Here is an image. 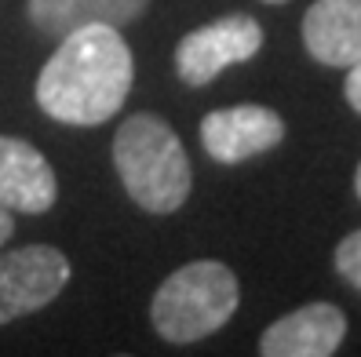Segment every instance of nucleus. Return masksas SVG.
Segmentation results:
<instances>
[{"label": "nucleus", "instance_id": "f03ea898", "mask_svg": "<svg viewBox=\"0 0 361 357\" xmlns=\"http://www.w3.org/2000/svg\"><path fill=\"white\" fill-rule=\"evenodd\" d=\"M114 164L128 197L150 215H172L186 204L194 172L172 124L135 113L114 135Z\"/></svg>", "mask_w": 361, "mask_h": 357}, {"label": "nucleus", "instance_id": "2eb2a0df", "mask_svg": "<svg viewBox=\"0 0 361 357\" xmlns=\"http://www.w3.org/2000/svg\"><path fill=\"white\" fill-rule=\"evenodd\" d=\"M263 4H288V0H263Z\"/></svg>", "mask_w": 361, "mask_h": 357}, {"label": "nucleus", "instance_id": "f8f14e48", "mask_svg": "<svg viewBox=\"0 0 361 357\" xmlns=\"http://www.w3.org/2000/svg\"><path fill=\"white\" fill-rule=\"evenodd\" d=\"M343 95H347V102H350V110H354V113H361V62H354V66H347Z\"/></svg>", "mask_w": 361, "mask_h": 357}, {"label": "nucleus", "instance_id": "9b49d317", "mask_svg": "<svg viewBox=\"0 0 361 357\" xmlns=\"http://www.w3.org/2000/svg\"><path fill=\"white\" fill-rule=\"evenodd\" d=\"M332 263H336V274L343 277L350 288L361 292V230H354V234H347L343 241L336 244Z\"/></svg>", "mask_w": 361, "mask_h": 357}, {"label": "nucleus", "instance_id": "6e6552de", "mask_svg": "<svg viewBox=\"0 0 361 357\" xmlns=\"http://www.w3.org/2000/svg\"><path fill=\"white\" fill-rule=\"evenodd\" d=\"M59 197V179L33 142L0 135V204L8 212L44 215Z\"/></svg>", "mask_w": 361, "mask_h": 357}, {"label": "nucleus", "instance_id": "9d476101", "mask_svg": "<svg viewBox=\"0 0 361 357\" xmlns=\"http://www.w3.org/2000/svg\"><path fill=\"white\" fill-rule=\"evenodd\" d=\"M146 8H150V0H30L26 4L30 23L51 40L95 23L121 30L135 23Z\"/></svg>", "mask_w": 361, "mask_h": 357}, {"label": "nucleus", "instance_id": "ddd939ff", "mask_svg": "<svg viewBox=\"0 0 361 357\" xmlns=\"http://www.w3.org/2000/svg\"><path fill=\"white\" fill-rule=\"evenodd\" d=\"M11 234H15V223H11V212L4 204H0V248H4L8 241H11Z\"/></svg>", "mask_w": 361, "mask_h": 357}, {"label": "nucleus", "instance_id": "1a4fd4ad", "mask_svg": "<svg viewBox=\"0 0 361 357\" xmlns=\"http://www.w3.org/2000/svg\"><path fill=\"white\" fill-rule=\"evenodd\" d=\"M303 44L332 70L361 62V0H314L303 15Z\"/></svg>", "mask_w": 361, "mask_h": 357}, {"label": "nucleus", "instance_id": "39448f33", "mask_svg": "<svg viewBox=\"0 0 361 357\" xmlns=\"http://www.w3.org/2000/svg\"><path fill=\"white\" fill-rule=\"evenodd\" d=\"M263 48V26L252 15H226L194 33H186L176 48V70L186 84H212L233 62L256 58Z\"/></svg>", "mask_w": 361, "mask_h": 357}, {"label": "nucleus", "instance_id": "f257e3e1", "mask_svg": "<svg viewBox=\"0 0 361 357\" xmlns=\"http://www.w3.org/2000/svg\"><path fill=\"white\" fill-rule=\"evenodd\" d=\"M135 62L117 26H80L59 37V51L37 77V106L51 120L95 128L110 120L132 92Z\"/></svg>", "mask_w": 361, "mask_h": 357}, {"label": "nucleus", "instance_id": "20e7f679", "mask_svg": "<svg viewBox=\"0 0 361 357\" xmlns=\"http://www.w3.org/2000/svg\"><path fill=\"white\" fill-rule=\"evenodd\" d=\"M70 284V259L51 244H26L0 256V325L48 306Z\"/></svg>", "mask_w": 361, "mask_h": 357}, {"label": "nucleus", "instance_id": "7ed1b4c3", "mask_svg": "<svg viewBox=\"0 0 361 357\" xmlns=\"http://www.w3.org/2000/svg\"><path fill=\"white\" fill-rule=\"evenodd\" d=\"M241 303L233 270L219 259H197L168 274L150 303V321L168 343H197L219 332Z\"/></svg>", "mask_w": 361, "mask_h": 357}, {"label": "nucleus", "instance_id": "0eeeda50", "mask_svg": "<svg viewBox=\"0 0 361 357\" xmlns=\"http://www.w3.org/2000/svg\"><path fill=\"white\" fill-rule=\"evenodd\" d=\"M347 335V313L336 303H307L278 318L259 339L263 357H329Z\"/></svg>", "mask_w": 361, "mask_h": 357}, {"label": "nucleus", "instance_id": "423d86ee", "mask_svg": "<svg viewBox=\"0 0 361 357\" xmlns=\"http://www.w3.org/2000/svg\"><path fill=\"white\" fill-rule=\"evenodd\" d=\"M281 139H285V120L270 106H256V102L212 110L201 120V146L216 164H245L274 150Z\"/></svg>", "mask_w": 361, "mask_h": 357}, {"label": "nucleus", "instance_id": "4468645a", "mask_svg": "<svg viewBox=\"0 0 361 357\" xmlns=\"http://www.w3.org/2000/svg\"><path fill=\"white\" fill-rule=\"evenodd\" d=\"M354 194H357V201H361V164H357V172H354Z\"/></svg>", "mask_w": 361, "mask_h": 357}]
</instances>
